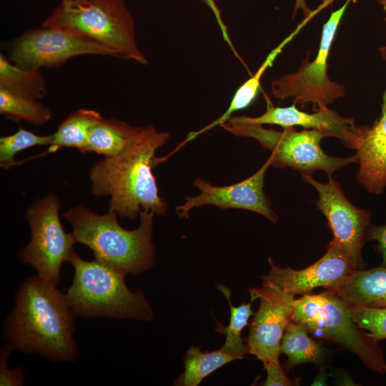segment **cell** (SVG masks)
Here are the masks:
<instances>
[{
  "label": "cell",
  "instance_id": "f546056e",
  "mask_svg": "<svg viewBox=\"0 0 386 386\" xmlns=\"http://www.w3.org/2000/svg\"><path fill=\"white\" fill-rule=\"evenodd\" d=\"M367 238L368 240L377 242V250L382 258L381 266L386 267V224L382 226L372 225Z\"/></svg>",
  "mask_w": 386,
  "mask_h": 386
},
{
  "label": "cell",
  "instance_id": "603a6c76",
  "mask_svg": "<svg viewBox=\"0 0 386 386\" xmlns=\"http://www.w3.org/2000/svg\"><path fill=\"white\" fill-rule=\"evenodd\" d=\"M0 88L36 99L46 94V81L39 70L21 68L2 54L0 55Z\"/></svg>",
  "mask_w": 386,
  "mask_h": 386
},
{
  "label": "cell",
  "instance_id": "83f0119b",
  "mask_svg": "<svg viewBox=\"0 0 386 386\" xmlns=\"http://www.w3.org/2000/svg\"><path fill=\"white\" fill-rule=\"evenodd\" d=\"M12 349L13 347L9 345L1 350V385H21L23 382L22 372L20 370H10L6 366V362Z\"/></svg>",
  "mask_w": 386,
  "mask_h": 386
},
{
  "label": "cell",
  "instance_id": "f1b7e54d",
  "mask_svg": "<svg viewBox=\"0 0 386 386\" xmlns=\"http://www.w3.org/2000/svg\"><path fill=\"white\" fill-rule=\"evenodd\" d=\"M267 372V378L262 382L265 386H289L296 385V381L288 377L279 362L264 365Z\"/></svg>",
  "mask_w": 386,
  "mask_h": 386
},
{
  "label": "cell",
  "instance_id": "7c38bea8",
  "mask_svg": "<svg viewBox=\"0 0 386 386\" xmlns=\"http://www.w3.org/2000/svg\"><path fill=\"white\" fill-rule=\"evenodd\" d=\"M302 179L319 194L316 205L327 219L332 239L351 258L357 268L362 269V249L368 241L372 226L371 211L352 204L332 177L325 184L317 182L312 175H302Z\"/></svg>",
  "mask_w": 386,
  "mask_h": 386
},
{
  "label": "cell",
  "instance_id": "836d02e7",
  "mask_svg": "<svg viewBox=\"0 0 386 386\" xmlns=\"http://www.w3.org/2000/svg\"><path fill=\"white\" fill-rule=\"evenodd\" d=\"M384 49L386 51V48H384ZM382 99H383V103H382V108H384V107H386V89H385V92H384V95H383Z\"/></svg>",
  "mask_w": 386,
  "mask_h": 386
},
{
  "label": "cell",
  "instance_id": "7a4b0ae2",
  "mask_svg": "<svg viewBox=\"0 0 386 386\" xmlns=\"http://www.w3.org/2000/svg\"><path fill=\"white\" fill-rule=\"evenodd\" d=\"M73 312L66 295L39 276L25 279L6 326L9 345L27 354L55 361H72L78 354L73 339Z\"/></svg>",
  "mask_w": 386,
  "mask_h": 386
},
{
  "label": "cell",
  "instance_id": "ac0fdd59",
  "mask_svg": "<svg viewBox=\"0 0 386 386\" xmlns=\"http://www.w3.org/2000/svg\"><path fill=\"white\" fill-rule=\"evenodd\" d=\"M311 18L310 16H307L305 21H303V22H302L292 34L286 37L276 48L271 51L256 73L238 88L232 99L228 109L222 115L199 130L190 132L178 147L181 148L199 135L211 130L217 126H221L232 117L234 112L249 107L257 95L260 81L264 71L268 67L272 65V63L274 61L277 56L282 52L284 46L295 37Z\"/></svg>",
  "mask_w": 386,
  "mask_h": 386
},
{
  "label": "cell",
  "instance_id": "7402d4cb",
  "mask_svg": "<svg viewBox=\"0 0 386 386\" xmlns=\"http://www.w3.org/2000/svg\"><path fill=\"white\" fill-rule=\"evenodd\" d=\"M308 333L307 329L300 323L290 320L287 325L279 349L281 353L287 356V369L320 360L322 347Z\"/></svg>",
  "mask_w": 386,
  "mask_h": 386
},
{
  "label": "cell",
  "instance_id": "e575fe53",
  "mask_svg": "<svg viewBox=\"0 0 386 386\" xmlns=\"http://www.w3.org/2000/svg\"><path fill=\"white\" fill-rule=\"evenodd\" d=\"M322 1V4L327 5L328 3L332 1V0H321Z\"/></svg>",
  "mask_w": 386,
  "mask_h": 386
},
{
  "label": "cell",
  "instance_id": "4316f807",
  "mask_svg": "<svg viewBox=\"0 0 386 386\" xmlns=\"http://www.w3.org/2000/svg\"><path fill=\"white\" fill-rule=\"evenodd\" d=\"M352 316L358 326L376 340L386 339V308L350 304Z\"/></svg>",
  "mask_w": 386,
  "mask_h": 386
},
{
  "label": "cell",
  "instance_id": "2e32d148",
  "mask_svg": "<svg viewBox=\"0 0 386 386\" xmlns=\"http://www.w3.org/2000/svg\"><path fill=\"white\" fill-rule=\"evenodd\" d=\"M361 131L357 179L369 193L378 195L386 188V107L371 127H361Z\"/></svg>",
  "mask_w": 386,
  "mask_h": 386
},
{
  "label": "cell",
  "instance_id": "ba28073f",
  "mask_svg": "<svg viewBox=\"0 0 386 386\" xmlns=\"http://www.w3.org/2000/svg\"><path fill=\"white\" fill-rule=\"evenodd\" d=\"M60 203L51 193L39 199L26 212L31 240L20 252L21 260L32 266L38 276L56 285L61 264L68 261L75 243L64 229L59 218Z\"/></svg>",
  "mask_w": 386,
  "mask_h": 386
},
{
  "label": "cell",
  "instance_id": "3957f363",
  "mask_svg": "<svg viewBox=\"0 0 386 386\" xmlns=\"http://www.w3.org/2000/svg\"><path fill=\"white\" fill-rule=\"evenodd\" d=\"M138 227L128 230L118 222L117 214L109 209L99 214L83 205H76L64 213L72 227L75 243L90 248L95 259L138 275L152 267L155 247L152 242L153 212L142 211Z\"/></svg>",
  "mask_w": 386,
  "mask_h": 386
},
{
  "label": "cell",
  "instance_id": "277c9868",
  "mask_svg": "<svg viewBox=\"0 0 386 386\" xmlns=\"http://www.w3.org/2000/svg\"><path fill=\"white\" fill-rule=\"evenodd\" d=\"M68 262L74 276L66 297L74 315L149 321L153 310L141 291L125 283L127 273L96 259L88 261L73 249Z\"/></svg>",
  "mask_w": 386,
  "mask_h": 386
},
{
  "label": "cell",
  "instance_id": "d6a6232c",
  "mask_svg": "<svg viewBox=\"0 0 386 386\" xmlns=\"http://www.w3.org/2000/svg\"><path fill=\"white\" fill-rule=\"evenodd\" d=\"M379 3L382 5L385 12V21H386V0H380Z\"/></svg>",
  "mask_w": 386,
  "mask_h": 386
},
{
  "label": "cell",
  "instance_id": "cb8c5ba5",
  "mask_svg": "<svg viewBox=\"0 0 386 386\" xmlns=\"http://www.w3.org/2000/svg\"><path fill=\"white\" fill-rule=\"evenodd\" d=\"M217 287L224 294L230 307L229 325L224 326L217 321L216 330L225 335V342L221 348L228 353L244 358V355L249 354V347L244 342L241 333L247 325L249 317L254 314L252 310V304L255 299L251 297L249 302L235 307L232 303L231 290L223 284H219Z\"/></svg>",
  "mask_w": 386,
  "mask_h": 386
},
{
  "label": "cell",
  "instance_id": "5bb4252c",
  "mask_svg": "<svg viewBox=\"0 0 386 386\" xmlns=\"http://www.w3.org/2000/svg\"><path fill=\"white\" fill-rule=\"evenodd\" d=\"M268 261L271 269L263 277L274 282L282 290L294 297L311 294L317 287L335 290L357 269L351 258L333 239L320 259L300 270L277 267L270 257Z\"/></svg>",
  "mask_w": 386,
  "mask_h": 386
},
{
  "label": "cell",
  "instance_id": "1f68e13d",
  "mask_svg": "<svg viewBox=\"0 0 386 386\" xmlns=\"http://www.w3.org/2000/svg\"><path fill=\"white\" fill-rule=\"evenodd\" d=\"M299 9H302L303 11L305 16H308L313 12V11L310 9V8L307 6L305 0H295L294 15L296 14Z\"/></svg>",
  "mask_w": 386,
  "mask_h": 386
},
{
  "label": "cell",
  "instance_id": "4fadbf2b",
  "mask_svg": "<svg viewBox=\"0 0 386 386\" xmlns=\"http://www.w3.org/2000/svg\"><path fill=\"white\" fill-rule=\"evenodd\" d=\"M270 165L272 159L269 157L252 176L227 186H214L197 177L193 184L200 190V194L186 197L184 202L176 207L177 214L180 217L188 218L192 209L208 204L221 210L232 208L252 211L276 223L277 214L272 209L271 201L263 190L264 174Z\"/></svg>",
  "mask_w": 386,
  "mask_h": 386
},
{
  "label": "cell",
  "instance_id": "8fae6325",
  "mask_svg": "<svg viewBox=\"0 0 386 386\" xmlns=\"http://www.w3.org/2000/svg\"><path fill=\"white\" fill-rule=\"evenodd\" d=\"M249 294L259 300V307L249 324V354L264 365L279 362L280 343L295 312V297L264 277L262 286L250 289Z\"/></svg>",
  "mask_w": 386,
  "mask_h": 386
},
{
  "label": "cell",
  "instance_id": "ffe728a7",
  "mask_svg": "<svg viewBox=\"0 0 386 386\" xmlns=\"http://www.w3.org/2000/svg\"><path fill=\"white\" fill-rule=\"evenodd\" d=\"M93 109H79L71 113L52 134V140L44 153H54L62 148H74L85 153L89 133L102 118Z\"/></svg>",
  "mask_w": 386,
  "mask_h": 386
},
{
  "label": "cell",
  "instance_id": "44dd1931",
  "mask_svg": "<svg viewBox=\"0 0 386 386\" xmlns=\"http://www.w3.org/2000/svg\"><path fill=\"white\" fill-rule=\"evenodd\" d=\"M244 357L224 351L222 348L202 352L199 347L192 346L184 357V372L174 382L175 385L197 386L209 375L223 365Z\"/></svg>",
  "mask_w": 386,
  "mask_h": 386
},
{
  "label": "cell",
  "instance_id": "30bf717a",
  "mask_svg": "<svg viewBox=\"0 0 386 386\" xmlns=\"http://www.w3.org/2000/svg\"><path fill=\"white\" fill-rule=\"evenodd\" d=\"M9 54L14 64L31 70L60 66L77 56L117 57L103 44L71 31L51 26L25 31L14 40Z\"/></svg>",
  "mask_w": 386,
  "mask_h": 386
},
{
  "label": "cell",
  "instance_id": "8992f818",
  "mask_svg": "<svg viewBox=\"0 0 386 386\" xmlns=\"http://www.w3.org/2000/svg\"><path fill=\"white\" fill-rule=\"evenodd\" d=\"M292 320L317 338L350 350L372 372L386 373V361L378 341L358 326L352 316L350 303L335 290L295 299Z\"/></svg>",
  "mask_w": 386,
  "mask_h": 386
},
{
  "label": "cell",
  "instance_id": "9a60e30c",
  "mask_svg": "<svg viewBox=\"0 0 386 386\" xmlns=\"http://www.w3.org/2000/svg\"><path fill=\"white\" fill-rule=\"evenodd\" d=\"M227 122L254 125L276 124L283 128L300 126L337 137L352 149H357L362 137L361 127L355 125L353 119L342 117L327 106L319 108L312 114L299 110L295 104L287 107H268L259 117H231Z\"/></svg>",
  "mask_w": 386,
  "mask_h": 386
},
{
  "label": "cell",
  "instance_id": "9c48e42d",
  "mask_svg": "<svg viewBox=\"0 0 386 386\" xmlns=\"http://www.w3.org/2000/svg\"><path fill=\"white\" fill-rule=\"evenodd\" d=\"M351 0L332 12L322 28L320 45L315 59L309 56L302 61L297 71L288 74L272 83L271 94L282 101L292 97L294 104L304 108L312 102L313 109L327 107L345 95L343 85L330 80L327 76V58L339 24Z\"/></svg>",
  "mask_w": 386,
  "mask_h": 386
},
{
  "label": "cell",
  "instance_id": "52a82bcc",
  "mask_svg": "<svg viewBox=\"0 0 386 386\" xmlns=\"http://www.w3.org/2000/svg\"><path fill=\"white\" fill-rule=\"evenodd\" d=\"M227 132L238 136L253 138L270 150L272 165L277 168L291 167L302 175H312L322 170L332 177V174L352 162H358L357 156L346 158L327 155L322 149L321 140L327 134L315 129L297 132L293 127L283 131L254 125L226 122L221 125Z\"/></svg>",
  "mask_w": 386,
  "mask_h": 386
},
{
  "label": "cell",
  "instance_id": "4dcf8cb0",
  "mask_svg": "<svg viewBox=\"0 0 386 386\" xmlns=\"http://www.w3.org/2000/svg\"><path fill=\"white\" fill-rule=\"evenodd\" d=\"M204 1L210 8L212 11L213 12V14H214V16L216 18L217 24H218V26H219V29L221 30V32H222L224 40L227 42V44H228V46H229V48L231 49L232 52L234 53V56H237L238 59H240L237 51H236V49H235V48H234V46L233 45V43H232V40L230 39V37H229V34H228L227 27L224 24V21L222 20L220 10L219 9L218 6H217L215 1L214 0H204Z\"/></svg>",
  "mask_w": 386,
  "mask_h": 386
},
{
  "label": "cell",
  "instance_id": "e0dca14e",
  "mask_svg": "<svg viewBox=\"0 0 386 386\" xmlns=\"http://www.w3.org/2000/svg\"><path fill=\"white\" fill-rule=\"evenodd\" d=\"M335 291L350 304L386 308V267L357 269Z\"/></svg>",
  "mask_w": 386,
  "mask_h": 386
},
{
  "label": "cell",
  "instance_id": "d4e9b609",
  "mask_svg": "<svg viewBox=\"0 0 386 386\" xmlns=\"http://www.w3.org/2000/svg\"><path fill=\"white\" fill-rule=\"evenodd\" d=\"M0 113L9 119L42 125L51 118L49 108L36 99L0 88Z\"/></svg>",
  "mask_w": 386,
  "mask_h": 386
},
{
  "label": "cell",
  "instance_id": "d6986e66",
  "mask_svg": "<svg viewBox=\"0 0 386 386\" xmlns=\"http://www.w3.org/2000/svg\"><path fill=\"white\" fill-rule=\"evenodd\" d=\"M141 128L102 117L89 133L85 153L94 152L104 157L118 156L133 142Z\"/></svg>",
  "mask_w": 386,
  "mask_h": 386
},
{
  "label": "cell",
  "instance_id": "6da1fadb",
  "mask_svg": "<svg viewBox=\"0 0 386 386\" xmlns=\"http://www.w3.org/2000/svg\"><path fill=\"white\" fill-rule=\"evenodd\" d=\"M169 138L168 132L158 131L151 124L142 127L126 150L90 167L92 194L109 197V209L121 218L133 219L142 211L164 216L168 204L159 196L152 169L157 164L156 151Z\"/></svg>",
  "mask_w": 386,
  "mask_h": 386
},
{
  "label": "cell",
  "instance_id": "5b68a950",
  "mask_svg": "<svg viewBox=\"0 0 386 386\" xmlns=\"http://www.w3.org/2000/svg\"><path fill=\"white\" fill-rule=\"evenodd\" d=\"M42 26L65 29L113 50L119 58L142 64L134 19L122 0H61Z\"/></svg>",
  "mask_w": 386,
  "mask_h": 386
},
{
  "label": "cell",
  "instance_id": "484cf974",
  "mask_svg": "<svg viewBox=\"0 0 386 386\" xmlns=\"http://www.w3.org/2000/svg\"><path fill=\"white\" fill-rule=\"evenodd\" d=\"M52 140L51 134H37L22 127L14 133L0 137V166L10 168L17 162L16 155L26 149L36 146H49Z\"/></svg>",
  "mask_w": 386,
  "mask_h": 386
}]
</instances>
